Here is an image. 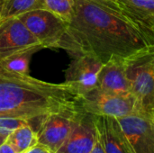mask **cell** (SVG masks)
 I'll return each mask as SVG.
<instances>
[{
    "label": "cell",
    "mask_w": 154,
    "mask_h": 153,
    "mask_svg": "<svg viewBox=\"0 0 154 153\" xmlns=\"http://www.w3.org/2000/svg\"><path fill=\"white\" fill-rule=\"evenodd\" d=\"M154 45V32L116 0H74V14L60 45L70 56L89 54L104 63L127 59Z\"/></svg>",
    "instance_id": "obj_1"
},
{
    "label": "cell",
    "mask_w": 154,
    "mask_h": 153,
    "mask_svg": "<svg viewBox=\"0 0 154 153\" xmlns=\"http://www.w3.org/2000/svg\"><path fill=\"white\" fill-rule=\"evenodd\" d=\"M79 108V97L65 83L12 72L0 62V117L33 120Z\"/></svg>",
    "instance_id": "obj_2"
},
{
    "label": "cell",
    "mask_w": 154,
    "mask_h": 153,
    "mask_svg": "<svg viewBox=\"0 0 154 153\" xmlns=\"http://www.w3.org/2000/svg\"><path fill=\"white\" fill-rule=\"evenodd\" d=\"M135 113L154 118V45L125 60Z\"/></svg>",
    "instance_id": "obj_3"
},
{
    "label": "cell",
    "mask_w": 154,
    "mask_h": 153,
    "mask_svg": "<svg viewBox=\"0 0 154 153\" xmlns=\"http://www.w3.org/2000/svg\"><path fill=\"white\" fill-rule=\"evenodd\" d=\"M81 109L92 115L119 118L135 113V100L131 94L104 91L97 87L79 97Z\"/></svg>",
    "instance_id": "obj_4"
},
{
    "label": "cell",
    "mask_w": 154,
    "mask_h": 153,
    "mask_svg": "<svg viewBox=\"0 0 154 153\" xmlns=\"http://www.w3.org/2000/svg\"><path fill=\"white\" fill-rule=\"evenodd\" d=\"M38 40L42 48H60L69 23L42 8L29 11L18 17Z\"/></svg>",
    "instance_id": "obj_5"
},
{
    "label": "cell",
    "mask_w": 154,
    "mask_h": 153,
    "mask_svg": "<svg viewBox=\"0 0 154 153\" xmlns=\"http://www.w3.org/2000/svg\"><path fill=\"white\" fill-rule=\"evenodd\" d=\"M81 108L54 113L42 117L37 129L38 145L56 153L69 136Z\"/></svg>",
    "instance_id": "obj_6"
},
{
    "label": "cell",
    "mask_w": 154,
    "mask_h": 153,
    "mask_svg": "<svg viewBox=\"0 0 154 153\" xmlns=\"http://www.w3.org/2000/svg\"><path fill=\"white\" fill-rule=\"evenodd\" d=\"M103 62L89 54L72 57L65 72V83L79 97L97 87L98 75Z\"/></svg>",
    "instance_id": "obj_7"
},
{
    "label": "cell",
    "mask_w": 154,
    "mask_h": 153,
    "mask_svg": "<svg viewBox=\"0 0 154 153\" xmlns=\"http://www.w3.org/2000/svg\"><path fill=\"white\" fill-rule=\"evenodd\" d=\"M43 49L38 40L18 17L2 19L0 22V60L17 52Z\"/></svg>",
    "instance_id": "obj_8"
},
{
    "label": "cell",
    "mask_w": 154,
    "mask_h": 153,
    "mask_svg": "<svg viewBox=\"0 0 154 153\" xmlns=\"http://www.w3.org/2000/svg\"><path fill=\"white\" fill-rule=\"evenodd\" d=\"M134 153H154V120L137 113L116 118Z\"/></svg>",
    "instance_id": "obj_9"
},
{
    "label": "cell",
    "mask_w": 154,
    "mask_h": 153,
    "mask_svg": "<svg viewBox=\"0 0 154 153\" xmlns=\"http://www.w3.org/2000/svg\"><path fill=\"white\" fill-rule=\"evenodd\" d=\"M97 139L94 116L82 111L69 136L56 153H89Z\"/></svg>",
    "instance_id": "obj_10"
},
{
    "label": "cell",
    "mask_w": 154,
    "mask_h": 153,
    "mask_svg": "<svg viewBox=\"0 0 154 153\" xmlns=\"http://www.w3.org/2000/svg\"><path fill=\"white\" fill-rule=\"evenodd\" d=\"M99 141L106 153H134L115 117L93 115Z\"/></svg>",
    "instance_id": "obj_11"
},
{
    "label": "cell",
    "mask_w": 154,
    "mask_h": 153,
    "mask_svg": "<svg viewBox=\"0 0 154 153\" xmlns=\"http://www.w3.org/2000/svg\"><path fill=\"white\" fill-rule=\"evenodd\" d=\"M125 60L119 57H113L103 64L97 79L98 88L115 94H131Z\"/></svg>",
    "instance_id": "obj_12"
},
{
    "label": "cell",
    "mask_w": 154,
    "mask_h": 153,
    "mask_svg": "<svg viewBox=\"0 0 154 153\" xmlns=\"http://www.w3.org/2000/svg\"><path fill=\"white\" fill-rule=\"evenodd\" d=\"M116 1L130 16L152 31L154 28V0Z\"/></svg>",
    "instance_id": "obj_13"
},
{
    "label": "cell",
    "mask_w": 154,
    "mask_h": 153,
    "mask_svg": "<svg viewBox=\"0 0 154 153\" xmlns=\"http://www.w3.org/2000/svg\"><path fill=\"white\" fill-rule=\"evenodd\" d=\"M6 142L17 153H27L38 144L37 132L32 124L21 126L7 136Z\"/></svg>",
    "instance_id": "obj_14"
},
{
    "label": "cell",
    "mask_w": 154,
    "mask_h": 153,
    "mask_svg": "<svg viewBox=\"0 0 154 153\" xmlns=\"http://www.w3.org/2000/svg\"><path fill=\"white\" fill-rule=\"evenodd\" d=\"M38 8H41V0H5L1 4L0 13L2 19H6L19 17Z\"/></svg>",
    "instance_id": "obj_15"
},
{
    "label": "cell",
    "mask_w": 154,
    "mask_h": 153,
    "mask_svg": "<svg viewBox=\"0 0 154 153\" xmlns=\"http://www.w3.org/2000/svg\"><path fill=\"white\" fill-rule=\"evenodd\" d=\"M40 50L41 49L36 48V49H31V50L20 51L10 57L1 60L0 62L2 66L7 70L19 74H28L31 59L32 55Z\"/></svg>",
    "instance_id": "obj_16"
},
{
    "label": "cell",
    "mask_w": 154,
    "mask_h": 153,
    "mask_svg": "<svg viewBox=\"0 0 154 153\" xmlns=\"http://www.w3.org/2000/svg\"><path fill=\"white\" fill-rule=\"evenodd\" d=\"M41 8L69 23L74 14V0H41Z\"/></svg>",
    "instance_id": "obj_17"
},
{
    "label": "cell",
    "mask_w": 154,
    "mask_h": 153,
    "mask_svg": "<svg viewBox=\"0 0 154 153\" xmlns=\"http://www.w3.org/2000/svg\"><path fill=\"white\" fill-rule=\"evenodd\" d=\"M36 119L26 120V119L13 118V117H0V134L7 137L10 133H12L14 130L18 129L21 126L26 124H32V126H34L33 122Z\"/></svg>",
    "instance_id": "obj_18"
},
{
    "label": "cell",
    "mask_w": 154,
    "mask_h": 153,
    "mask_svg": "<svg viewBox=\"0 0 154 153\" xmlns=\"http://www.w3.org/2000/svg\"><path fill=\"white\" fill-rule=\"evenodd\" d=\"M89 153H106L105 152V150L99 141V138H98V135H97V139L95 142V145L93 147V149L91 150V151Z\"/></svg>",
    "instance_id": "obj_19"
},
{
    "label": "cell",
    "mask_w": 154,
    "mask_h": 153,
    "mask_svg": "<svg viewBox=\"0 0 154 153\" xmlns=\"http://www.w3.org/2000/svg\"><path fill=\"white\" fill-rule=\"evenodd\" d=\"M0 153H17L6 142L0 147Z\"/></svg>",
    "instance_id": "obj_20"
},
{
    "label": "cell",
    "mask_w": 154,
    "mask_h": 153,
    "mask_svg": "<svg viewBox=\"0 0 154 153\" xmlns=\"http://www.w3.org/2000/svg\"><path fill=\"white\" fill-rule=\"evenodd\" d=\"M27 153H52L50 151H48L47 149H45V148H43V147H42V146H40V145H36L34 148H32L31 151H29Z\"/></svg>",
    "instance_id": "obj_21"
},
{
    "label": "cell",
    "mask_w": 154,
    "mask_h": 153,
    "mask_svg": "<svg viewBox=\"0 0 154 153\" xmlns=\"http://www.w3.org/2000/svg\"><path fill=\"white\" fill-rule=\"evenodd\" d=\"M6 139H7L6 136H4V135H1L0 134V147L6 142Z\"/></svg>",
    "instance_id": "obj_22"
},
{
    "label": "cell",
    "mask_w": 154,
    "mask_h": 153,
    "mask_svg": "<svg viewBox=\"0 0 154 153\" xmlns=\"http://www.w3.org/2000/svg\"><path fill=\"white\" fill-rule=\"evenodd\" d=\"M0 7H1V5H0ZM1 20H2V17H1V13H0V22H1Z\"/></svg>",
    "instance_id": "obj_23"
},
{
    "label": "cell",
    "mask_w": 154,
    "mask_h": 153,
    "mask_svg": "<svg viewBox=\"0 0 154 153\" xmlns=\"http://www.w3.org/2000/svg\"><path fill=\"white\" fill-rule=\"evenodd\" d=\"M4 1H5V0H0V5H1V4H2V3L4 2Z\"/></svg>",
    "instance_id": "obj_24"
},
{
    "label": "cell",
    "mask_w": 154,
    "mask_h": 153,
    "mask_svg": "<svg viewBox=\"0 0 154 153\" xmlns=\"http://www.w3.org/2000/svg\"><path fill=\"white\" fill-rule=\"evenodd\" d=\"M152 31H153V32H154V28H153V29H152Z\"/></svg>",
    "instance_id": "obj_25"
},
{
    "label": "cell",
    "mask_w": 154,
    "mask_h": 153,
    "mask_svg": "<svg viewBox=\"0 0 154 153\" xmlns=\"http://www.w3.org/2000/svg\"><path fill=\"white\" fill-rule=\"evenodd\" d=\"M153 120H154V118H153Z\"/></svg>",
    "instance_id": "obj_26"
}]
</instances>
